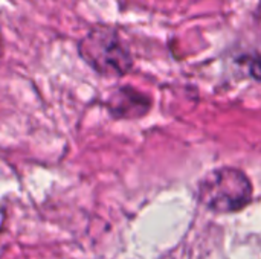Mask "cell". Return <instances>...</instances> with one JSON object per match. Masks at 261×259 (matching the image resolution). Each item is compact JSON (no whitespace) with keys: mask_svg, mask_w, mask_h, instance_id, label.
<instances>
[{"mask_svg":"<svg viewBox=\"0 0 261 259\" xmlns=\"http://www.w3.org/2000/svg\"><path fill=\"white\" fill-rule=\"evenodd\" d=\"M197 198L210 211L237 212L251 203L252 185L243 171L223 166L210 171L200 180Z\"/></svg>","mask_w":261,"mask_h":259,"instance_id":"6da1fadb","label":"cell"},{"mask_svg":"<svg viewBox=\"0 0 261 259\" xmlns=\"http://www.w3.org/2000/svg\"><path fill=\"white\" fill-rule=\"evenodd\" d=\"M78 49L83 60L106 76H122L133 64L127 46L118 32L110 27L98 26L92 29L80 41Z\"/></svg>","mask_w":261,"mask_h":259,"instance_id":"7a4b0ae2","label":"cell"},{"mask_svg":"<svg viewBox=\"0 0 261 259\" xmlns=\"http://www.w3.org/2000/svg\"><path fill=\"white\" fill-rule=\"evenodd\" d=\"M148 108V99L132 89H121L110 99V111L118 118H139L147 113Z\"/></svg>","mask_w":261,"mask_h":259,"instance_id":"3957f363","label":"cell"},{"mask_svg":"<svg viewBox=\"0 0 261 259\" xmlns=\"http://www.w3.org/2000/svg\"><path fill=\"white\" fill-rule=\"evenodd\" d=\"M248 67H249L251 76L255 78V79H258V81H261V55L251 58Z\"/></svg>","mask_w":261,"mask_h":259,"instance_id":"277c9868","label":"cell"}]
</instances>
